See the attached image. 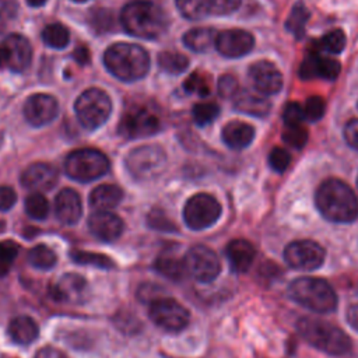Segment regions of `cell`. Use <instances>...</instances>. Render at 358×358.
Returning <instances> with one entry per match:
<instances>
[{
	"mask_svg": "<svg viewBox=\"0 0 358 358\" xmlns=\"http://www.w3.org/2000/svg\"><path fill=\"white\" fill-rule=\"evenodd\" d=\"M183 263L186 273L199 282H211L221 271V263L215 252L203 245L190 248L183 257Z\"/></svg>",
	"mask_w": 358,
	"mask_h": 358,
	"instance_id": "cell-11",
	"label": "cell"
},
{
	"mask_svg": "<svg viewBox=\"0 0 358 358\" xmlns=\"http://www.w3.org/2000/svg\"><path fill=\"white\" fill-rule=\"evenodd\" d=\"M340 63L331 57H326L322 53L312 52L303 59L299 67V76L305 80L310 78H324L333 81L338 77Z\"/></svg>",
	"mask_w": 358,
	"mask_h": 358,
	"instance_id": "cell-19",
	"label": "cell"
},
{
	"mask_svg": "<svg viewBox=\"0 0 358 358\" xmlns=\"http://www.w3.org/2000/svg\"><path fill=\"white\" fill-rule=\"evenodd\" d=\"M345 319L348 322V324L358 331V303H354L351 305L348 309H347V313H345Z\"/></svg>",
	"mask_w": 358,
	"mask_h": 358,
	"instance_id": "cell-52",
	"label": "cell"
},
{
	"mask_svg": "<svg viewBox=\"0 0 358 358\" xmlns=\"http://www.w3.org/2000/svg\"><path fill=\"white\" fill-rule=\"evenodd\" d=\"M57 169L46 162H35L29 165L21 175L24 187L35 192L50 190L57 183Z\"/></svg>",
	"mask_w": 358,
	"mask_h": 358,
	"instance_id": "cell-21",
	"label": "cell"
},
{
	"mask_svg": "<svg viewBox=\"0 0 358 358\" xmlns=\"http://www.w3.org/2000/svg\"><path fill=\"white\" fill-rule=\"evenodd\" d=\"M221 215V204L207 193L192 196L183 207V220L190 229L201 231L217 222Z\"/></svg>",
	"mask_w": 358,
	"mask_h": 358,
	"instance_id": "cell-9",
	"label": "cell"
},
{
	"mask_svg": "<svg viewBox=\"0 0 358 358\" xmlns=\"http://www.w3.org/2000/svg\"><path fill=\"white\" fill-rule=\"evenodd\" d=\"M120 24L126 32L143 39H155L168 28L165 11L152 1L140 0L126 4L120 13Z\"/></svg>",
	"mask_w": 358,
	"mask_h": 358,
	"instance_id": "cell-2",
	"label": "cell"
},
{
	"mask_svg": "<svg viewBox=\"0 0 358 358\" xmlns=\"http://www.w3.org/2000/svg\"><path fill=\"white\" fill-rule=\"evenodd\" d=\"M8 336L10 338L20 344L27 345L31 344L34 340H36L39 329L36 322L29 316H17L8 323Z\"/></svg>",
	"mask_w": 358,
	"mask_h": 358,
	"instance_id": "cell-26",
	"label": "cell"
},
{
	"mask_svg": "<svg viewBox=\"0 0 358 358\" xmlns=\"http://www.w3.org/2000/svg\"><path fill=\"white\" fill-rule=\"evenodd\" d=\"M296 330L306 343L329 355H345L352 345L344 330L317 317H301L296 322Z\"/></svg>",
	"mask_w": 358,
	"mask_h": 358,
	"instance_id": "cell-4",
	"label": "cell"
},
{
	"mask_svg": "<svg viewBox=\"0 0 358 358\" xmlns=\"http://www.w3.org/2000/svg\"><path fill=\"white\" fill-rule=\"evenodd\" d=\"M158 66L168 74H180L187 69L189 60L179 52L165 50L158 55Z\"/></svg>",
	"mask_w": 358,
	"mask_h": 358,
	"instance_id": "cell-32",
	"label": "cell"
},
{
	"mask_svg": "<svg viewBox=\"0 0 358 358\" xmlns=\"http://www.w3.org/2000/svg\"><path fill=\"white\" fill-rule=\"evenodd\" d=\"M220 113V106L214 102H201L196 103L192 109L193 120L197 126H207L215 120Z\"/></svg>",
	"mask_w": 358,
	"mask_h": 358,
	"instance_id": "cell-38",
	"label": "cell"
},
{
	"mask_svg": "<svg viewBox=\"0 0 358 358\" xmlns=\"http://www.w3.org/2000/svg\"><path fill=\"white\" fill-rule=\"evenodd\" d=\"M28 263L39 270H49L52 268L56 262H57V256L56 253L46 245H36L34 246L29 252H28Z\"/></svg>",
	"mask_w": 358,
	"mask_h": 358,
	"instance_id": "cell-33",
	"label": "cell"
},
{
	"mask_svg": "<svg viewBox=\"0 0 358 358\" xmlns=\"http://www.w3.org/2000/svg\"><path fill=\"white\" fill-rule=\"evenodd\" d=\"M3 28H4V21H3V18L0 17V32L3 31Z\"/></svg>",
	"mask_w": 358,
	"mask_h": 358,
	"instance_id": "cell-56",
	"label": "cell"
},
{
	"mask_svg": "<svg viewBox=\"0 0 358 358\" xmlns=\"http://www.w3.org/2000/svg\"><path fill=\"white\" fill-rule=\"evenodd\" d=\"M309 11L306 8V6L303 3H296L287 21H285V28L288 32H291L296 39H301L305 34V27H306V22L309 20Z\"/></svg>",
	"mask_w": 358,
	"mask_h": 358,
	"instance_id": "cell-31",
	"label": "cell"
},
{
	"mask_svg": "<svg viewBox=\"0 0 358 358\" xmlns=\"http://www.w3.org/2000/svg\"><path fill=\"white\" fill-rule=\"evenodd\" d=\"M289 162H291V155L284 148L274 147L268 154V165L271 166L273 171L278 173H282L288 168Z\"/></svg>",
	"mask_w": 358,
	"mask_h": 358,
	"instance_id": "cell-45",
	"label": "cell"
},
{
	"mask_svg": "<svg viewBox=\"0 0 358 358\" xmlns=\"http://www.w3.org/2000/svg\"><path fill=\"white\" fill-rule=\"evenodd\" d=\"M1 229H3V222L0 221V231H1Z\"/></svg>",
	"mask_w": 358,
	"mask_h": 358,
	"instance_id": "cell-59",
	"label": "cell"
},
{
	"mask_svg": "<svg viewBox=\"0 0 358 358\" xmlns=\"http://www.w3.org/2000/svg\"><path fill=\"white\" fill-rule=\"evenodd\" d=\"M59 113V103L55 96L49 94H34L24 105V116L32 126H45L56 119Z\"/></svg>",
	"mask_w": 358,
	"mask_h": 358,
	"instance_id": "cell-15",
	"label": "cell"
},
{
	"mask_svg": "<svg viewBox=\"0 0 358 358\" xmlns=\"http://www.w3.org/2000/svg\"><path fill=\"white\" fill-rule=\"evenodd\" d=\"M50 295L59 302L81 305L90 298V285L83 275L77 273H67L50 287Z\"/></svg>",
	"mask_w": 358,
	"mask_h": 358,
	"instance_id": "cell-14",
	"label": "cell"
},
{
	"mask_svg": "<svg viewBox=\"0 0 358 358\" xmlns=\"http://www.w3.org/2000/svg\"><path fill=\"white\" fill-rule=\"evenodd\" d=\"M225 256L232 271L245 273L250 268L256 257V249L246 239H234L227 245Z\"/></svg>",
	"mask_w": 358,
	"mask_h": 358,
	"instance_id": "cell-23",
	"label": "cell"
},
{
	"mask_svg": "<svg viewBox=\"0 0 358 358\" xmlns=\"http://www.w3.org/2000/svg\"><path fill=\"white\" fill-rule=\"evenodd\" d=\"M155 270L161 275H164L172 281L182 280L186 273L183 259L180 260L178 256H175L172 253L159 255L155 260Z\"/></svg>",
	"mask_w": 358,
	"mask_h": 358,
	"instance_id": "cell-29",
	"label": "cell"
},
{
	"mask_svg": "<svg viewBox=\"0 0 358 358\" xmlns=\"http://www.w3.org/2000/svg\"><path fill=\"white\" fill-rule=\"evenodd\" d=\"M282 120H284L285 127L302 124V122L305 120L303 106H301L298 102L287 103L282 110Z\"/></svg>",
	"mask_w": 358,
	"mask_h": 358,
	"instance_id": "cell-46",
	"label": "cell"
},
{
	"mask_svg": "<svg viewBox=\"0 0 358 358\" xmlns=\"http://www.w3.org/2000/svg\"><path fill=\"white\" fill-rule=\"evenodd\" d=\"M90 232L102 242H113L123 232V221L110 211H95L88 218Z\"/></svg>",
	"mask_w": 358,
	"mask_h": 358,
	"instance_id": "cell-20",
	"label": "cell"
},
{
	"mask_svg": "<svg viewBox=\"0 0 358 358\" xmlns=\"http://www.w3.org/2000/svg\"><path fill=\"white\" fill-rule=\"evenodd\" d=\"M1 144H3V134L0 133V147H1Z\"/></svg>",
	"mask_w": 358,
	"mask_h": 358,
	"instance_id": "cell-57",
	"label": "cell"
},
{
	"mask_svg": "<svg viewBox=\"0 0 358 358\" xmlns=\"http://www.w3.org/2000/svg\"><path fill=\"white\" fill-rule=\"evenodd\" d=\"M0 43L3 45L6 52V69L15 73H21L29 66L32 57V48L25 36L20 34H10Z\"/></svg>",
	"mask_w": 358,
	"mask_h": 358,
	"instance_id": "cell-18",
	"label": "cell"
},
{
	"mask_svg": "<svg viewBox=\"0 0 358 358\" xmlns=\"http://www.w3.org/2000/svg\"><path fill=\"white\" fill-rule=\"evenodd\" d=\"M103 63L108 71L122 81L143 78L150 69V57L138 45L119 42L105 50Z\"/></svg>",
	"mask_w": 358,
	"mask_h": 358,
	"instance_id": "cell-3",
	"label": "cell"
},
{
	"mask_svg": "<svg viewBox=\"0 0 358 358\" xmlns=\"http://www.w3.org/2000/svg\"><path fill=\"white\" fill-rule=\"evenodd\" d=\"M282 141L295 150H301L308 141V131L302 124L288 126L282 131Z\"/></svg>",
	"mask_w": 358,
	"mask_h": 358,
	"instance_id": "cell-41",
	"label": "cell"
},
{
	"mask_svg": "<svg viewBox=\"0 0 358 358\" xmlns=\"http://www.w3.org/2000/svg\"><path fill=\"white\" fill-rule=\"evenodd\" d=\"M324 249L317 242L309 239L294 241L284 249L285 263L289 267L302 271H312L319 268L324 262Z\"/></svg>",
	"mask_w": 358,
	"mask_h": 358,
	"instance_id": "cell-13",
	"label": "cell"
},
{
	"mask_svg": "<svg viewBox=\"0 0 358 358\" xmlns=\"http://www.w3.org/2000/svg\"><path fill=\"white\" fill-rule=\"evenodd\" d=\"M344 46H345V34L341 29H333L316 41L315 43L316 50L313 52L337 55L343 52Z\"/></svg>",
	"mask_w": 358,
	"mask_h": 358,
	"instance_id": "cell-30",
	"label": "cell"
},
{
	"mask_svg": "<svg viewBox=\"0 0 358 358\" xmlns=\"http://www.w3.org/2000/svg\"><path fill=\"white\" fill-rule=\"evenodd\" d=\"M249 77L253 87L262 95H273L282 88V76L280 70L267 60H260L249 67Z\"/></svg>",
	"mask_w": 358,
	"mask_h": 358,
	"instance_id": "cell-16",
	"label": "cell"
},
{
	"mask_svg": "<svg viewBox=\"0 0 358 358\" xmlns=\"http://www.w3.org/2000/svg\"><path fill=\"white\" fill-rule=\"evenodd\" d=\"M18 250H20V248L15 242L1 241L0 242V263L8 267L14 262V259L17 257Z\"/></svg>",
	"mask_w": 358,
	"mask_h": 358,
	"instance_id": "cell-48",
	"label": "cell"
},
{
	"mask_svg": "<svg viewBox=\"0 0 358 358\" xmlns=\"http://www.w3.org/2000/svg\"><path fill=\"white\" fill-rule=\"evenodd\" d=\"M255 46L252 34L245 29H225L218 32L215 39L217 50L225 57H241L248 55Z\"/></svg>",
	"mask_w": 358,
	"mask_h": 358,
	"instance_id": "cell-17",
	"label": "cell"
},
{
	"mask_svg": "<svg viewBox=\"0 0 358 358\" xmlns=\"http://www.w3.org/2000/svg\"><path fill=\"white\" fill-rule=\"evenodd\" d=\"M344 138L350 147L358 151V119H352L345 124Z\"/></svg>",
	"mask_w": 358,
	"mask_h": 358,
	"instance_id": "cell-50",
	"label": "cell"
},
{
	"mask_svg": "<svg viewBox=\"0 0 358 358\" xmlns=\"http://www.w3.org/2000/svg\"><path fill=\"white\" fill-rule=\"evenodd\" d=\"M74 109L80 123L85 129L94 130L108 120L112 112V102L105 91L88 88L76 99Z\"/></svg>",
	"mask_w": 358,
	"mask_h": 358,
	"instance_id": "cell-7",
	"label": "cell"
},
{
	"mask_svg": "<svg viewBox=\"0 0 358 358\" xmlns=\"http://www.w3.org/2000/svg\"><path fill=\"white\" fill-rule=\"evenodd\" d=\"M27 3L31 6V7H41L46 3V0H27Z\"/></svg>",
	"mask_w": 358,
	"mask_h": 358,
	"instance_id": "cell-54",
	"label": "cell"
},
{
	"mask_svg": "<svg viewBox=\"0 0 358 358\" xmlns=\"http://www.w3.org/2000/svg\"><path fill=\"white\" fill-rule=\"evenodd\" d=\"M71 260L78 264L85 266H95L99 268H113L115 262L101 253H92V252H84V250H74L71 252Z\"/></svg>",
	"mask_w": 358,
	"mask_h": 358,
	"instance_id": "cell-37",
	"label": "cell"
},
{
	"mask_svg": "<svg viewBox=\"0 0 358 358\" xmlns=\"http://www.w3.org/2000/svg\"><path fill=\"white\" fill-rule=\"evenodd\" d=\"M7 271H8V267L0 263V277H1V275H4V274H7Z\"/></svg>",
	"mask_w": 358,
	"mask_h": 358,
	"instance_id": "cell-55",
	"label": "cell"
},
{
	"mask_svg": "<svg viewBox=\"0 0 358 358\" xmlns=\"http://www.w3.org/2000/svg\"><path fill=\"white\" fill-rule=\"evenodd\" d=\"M217 90L222 98H235V95L239 92L238 80L232 74H224L218 80Z\"/></svg>",
	"mask_w": 358,
	"mask_h": 358,
	"instance_id": "cell-47",
	"label": "cell"
},
{
	"mask_svg": "<svg viewBox=\"0 0 358 358\" xmlns=\"http://www.w3.org/2000/svg\"><path fill=\"white\" fill-rule=\"evenodd\" d=\"M222 140L232 150H243L255 138V129L249 123L234 120L222 127Z\"/></svg>",
	"mask_w": 358,
	"mask_h": 358,
	"instance_id": "cell-24",
	"label": "cell"
},
{
	"mask_svg": "<svg viewBox=\"0 0 358 358\" xmlns=\"http://www.w3.org/2000/svg\"><path fill=\"white\" fill-rule=\"evenodd\" d=\"M25 213L32 220H45L49 214V201L39 192L31 193L24 203Z\"/></svg>",
	"mask_w": 358,
	"mask_h": 358,
	"instance_id": "cell-36",
	"label": "cell"
},
{
	"mask_svg": "<svg viewBox=\"0 0 358 358\" xmlns=\"http://www.w3.org/2000/svg\"><path fill=\"white\" fill-rule=\"evenodd\" d=\"M17 201V194L10 186H0V211L10 210Z\"/></svg>",
	"mask_w": 358,
	"mask_h": 358,
	"instance_id": "cell-49",
	"label": "cell"
},
{
	"mask_svg": "<svg viewBox=\"0 0 358 358\" xmlns=\"http://www.w3.org/2000/svg\"><path fill=\"white\" fill-rule=\"evenodd\" d=\"M126 169L137 180H151L166 168V154L159 145L147 144L134 148L126 157Z\"/></svg>",
	"mask_w": 358,
	"mask_h": 358,
	"instance_id": "cell-8",
	"label": "cell"
},
{
	"mask_svg": "<svg viewBox=\"0 0 358 358\" xmlns=\"http://www.w3.org/2000/svg\"><path fill=\"white\" fill-rule=\"evenodd\" d=\"M148 316L151 322L166 330L180 331L189 324V310L172 298H158L150 303Z\"/></svg>",
	"mask_w": 358,
	"mask_h": 358,
	"instance_id": "cell-12",
	"label": "cell"
},
{
	"mask_svg": "<svg viewBox=\"0 0 358 358\" xmlns=\"http://www.w3.org/2000/svg\"><path fill=\"white\" fill-rule=\"evenodd\" d=\"M73 56H74V59H76V62H77L78 64H88V63H90V59H91L88 49L84 48V46H78V48L74 50V55H73Z\"/></svg>",
	"mask_w": 358,
	"mask_h": 358,
	"instance_id": "cell-53",
	"label": "cell"
},
{
	"mask_svg": "<svg viewBox=\"0 0 358 358\" xmlns=\"http://www.w3.org/2000/svg\"><path fill=\"white\" fill-rule=\"evenodd\" d=\"M161 127L158 115L148 106L129 108L117 126L119 133L126 138H141L155 134Z\"/></svg>",
	"mask_w": 358,
	"mask_h": 358,
	"instance_id": "cell-10",
	"label": "cell"
},
{
	"mask_svg": "<svg viewBox=\"0 0 358 358\" xmlns=\"http://www.w3.org/2000/svg\"><path fill=\"white\" fill-rule=\"evenodd\" d=\"M357 185H358V178H357Z\"/></svg>",
	"mask_w": 358,
	"mask_h": 358,
	"instance_id": "cell-60",
	"label": "cell"
},
{
	"mask_svg": "<svg viewBox=\"0 0 358 358\" xmlns=\"http://www.w3.org/2000/svg\"><path fill=\"white\" fill-rule=\"evenodd\" d=\"M147 224L150 228L157 229V231H164V232L176 231L175 224L161 210L150 211V214L147 215Z\"/></svg>",
	"mask_w": 358,
	"mask_h": 358,
	"instance_id": "cell-43",
	"label": "cell"
},
{
	"mask_svg": "<svg viewBox=\"0 0 358 358\" xmlns=\"http://www.w3.org/2000/svg\"><path fill=\"white\" fill-rule=\"evenodd\" d=\"M123 199V190L116 185H101L95 187L90 194V206L101 210L108 211L116 207Z\"/></svg>",
	"mask_w": 358,
	"mask_h": 358,
	"instance_id": "cell-27",
	"label": "cell"
},
{
	"mask_svg": "<svg viewBox=\"0 0 358 358\" xmlns=\"http://www.w3.org/2000/svg\"><path fill=\"white\" fill-rule=\"evenodd\" d=\"M239 6L241 0H206L208 15H228L236 11Z\"/></svg>",
	"mask_w": 358,
	"mask_h": 358,
	"instance_id": "cell-42",
	"label": "cell"
},
{
	"mask_svg": "<svg viewBox=\"0 0 358 358\" xmlns=\"http://www.w3.org/2000/svg\"><path fill=\"white\" fill-rule=\"evenodd\" d=\"M218 32L213 28H193L183 35V43L193 52H207L213 45H215Z\"/></svg>",
	"mask_w": 358,
	"mask_h": 358,
	"instance_id": "cell-28",
	"label": "cell"
},
{
	"mask_svg": "<svg viewBox=\"0 0 358 358\" xmlns=\"http://www.w3.org/2000/svg\"><path fill=\"white\" fill-rule=\"evenodd\" d=\"M320 214L338 224L352 222L358 217V199L352 189L343 180L330 178L320 183L315 194Z\"/></svg>",
	"mask_w": 358,
	"mask_h": 358,
	"instance_id": "cell-1",
	"label": "cell"
},
{
	"mask_svg": "<svg viewBox=\"0 0 358 358\" xmlns=\"http://www.w3.org/2000/svg\"><path fill=\"white\" fill-rule=\"evenodd\" d=\"M288 296L298 305L316 312L330 313L337 308V294L323 278L299 277L288 285Z\"/></svg>",
	"mask_w": 358,
	"mask_h": 358,
	"instance_id": "cell-5",
	"label": "cell"
},
{
	"mask_svg": "<svg viewBox=\"0 0 358 358\" xmlns=\"http://www.w3.org/2000/svg\"><path fill=\"white\" fill-rule=\"evenodd\" d=\"M183 88L189 94H196L200 96H207L210 94V85L207 81V77L200 73L194 71L192 73L183 83Z\"/></svg>",
	"mask_w": 358,
	"mask_h": 358,
	"instance_id": "cell-40",
	"label": "cell"
},
{
	"mask_svg": "<svg viewBox=\"0 0 358 358\" xmlns=\"http://www.w3.org/2000/svg\"><path fill=\"white\" fill-rule=\"evenodd\" d=\"M234 105L236 110L256 117H264L271 110V103L264 95L253 94L250 91L239 90L234 98Z\"/></svg>",
	"mask_w": 358,
	"mask_h": 358,
	"instance_id": "cell-25",
	"label": "cell"
},
{
	"mask_svg": "<svg viewBox=\"0 0 358 358\" xmlns=\"http://www.w3.org/2000/svg\"><path fill=\"white\" fill-rule=\"evenodd\" d=\"M55 213L57 220L64 225H74L81 218V199L73 189H63L55 200Z\"/></svg>",
	"mask_w": 358,
	"mask_h": 358,
	"instance_id": "cell-22",
	"label": "cell"
},
{
	"mask_svg": "<svg viewBox=\"0 0 358 358\" xmlns=\"http://www.w3.org/2000/svg\"><path fill=\"white\" fill-rule=\"evenodd\" d=\"M109 159L99 150L81 148L70 152L64 162L69 178L78 182H91L109 171Z\"/></svg>",
	"mask_w": 358,
	"mask_h": 358,
	"instance_id": "cell-6",
	"label": "cell"
},
{
	"mask_svg": "<svg viewBox=\"0 0 358 358\" xmlns=\"http://www.w3.org/2000/svg\"><path fill=\"white\" fill-rule=\"evenodd\" d=\"M324 109H326L324 101L317 95H312L305 101V105H303L305 119L310 122H316L322 119V116L324 115Z\"/></svg>",
	"mask_w": 358,
	"mask_h": 358,
	"instance_id": "cell-44",
	"label": "cell"
},
{
	"mask_svg": "<svg viewBox=\"0 0 358 358\" xmlns=\"http://www.w3.org/2000/svg\"><path fill=\"white\" fill-rule=\"evenodd\" d=\"M35 358H67L62 351H59L57 348L55 347H50V345H46L43 348H41L36 354H35Z\"/></svg>",
	"mask_w": 358,
	"mask_h": 358,
	"instance_id": "cell-51",
	"label": "cell"
},
{
	"mask_svg": "<svg viewBox=\"0 0 358 358\" xmlns=\"http://www.w3.org/2000/svg\"><path fill=\"white\" fill-rule=\"evenodd\" d=\"M42 39L48 46L53 49H63L70 42V34L64 25L59 22H53L43 28Z\"/></svg>",
	"mask_w": 358,
	"mask_h": 358,
	"instance_id": "cell-34",
	"label": "cell"
},
{
	"mask_svg": "<svg viewBox=\"0 0 358 358\" xmlns=\"http://www.w3.org/2000/svg\"><path fill=\"white\" fill-rule=\"evenodd\" d=\"M88 24L91 25L92 31L96 34H105L113 29L115 27V17L110 10L108 8H94L88 14Z\"/></svg>",
	"mask_w": 358,
	"mask_h": 358,
	"instance_id": "cell-35",
	"label": "cell"
},
{
	"mask_svg": "<svg viewBox=\"0 0 358 358\" xmlns=\"http://www.w3.org/2000/svg\"><path fill=\"white\" fill-rule=\"evenodd\" d=\"M176 7L187 20H201L208 15L206 0H176Z\"/></svg>",
	"mask_w": 358,
	"mask_h": 358,
	"instance_id": "cell-39",
	"label": "cell"
},
{
	"mask_svg": "<svg viewBox=\"0 0 358 358\" xmlns=\"http://www.w3.org/2000/svg\"><path fill=\"white\" fill-rule=\"evenodd\" d=\"M73 1H77V3H84V1H87V0H73Z\"/></svg>",
	"mask_w": 358,
	"mask_h": 358,
	"instance_id": "cell-58",
	"label": "cell"
}]
</instances>
